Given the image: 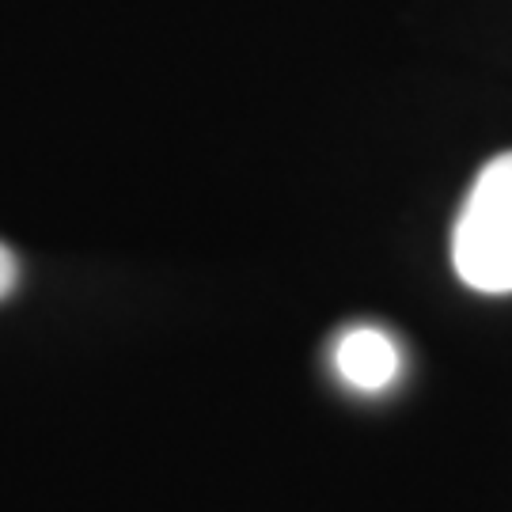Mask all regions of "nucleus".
<instances>
[{
	"label": "nucleus",
	"instance_id": "nucleus-2",
	"mask_svg": "<svg viewBox=\"0 0 512 512\" xmlns=\"http://www.w3.org/2000/svg\"><path fill=\"white\" fill-rule=\"evenodd\" d=\"M399 346L376 327H349L334 342V368L357 391H384L399 376Z\"/></svg>",
	"mask_w": 512,
	"mask_h": 512
},
{
	"label": "nucleus",
	"instance_id": "nucleus-1",
	"mask_svg": "<svg viewBox=\"0 0 512 512\" xmlns=\"http://www.w3.org/2000/svg\"><path fill=\"white\" fill-rule=\"evenodd\" d=\"M452 266L475 293H512V152L478 171L452 228Z\"/></svg>",
	"mask_w": 512,
	"mask_h": 512
},
{
	"label": "nucleus",
	"instance_id": "nucleus-3",
	"mask_svg": "<svg viewBox=\"0 0 512 512\" xmlns=\"http://www.w3.org/2000/svg\"><path fill=\"white\" fill-rule=\"evenodd\" d=\"M16 281H19V262H16V255L0 243V300L16 289Z\"/></svg>",
	"mask_w": 512,
	"mask_h": 512
}]
</instances>
